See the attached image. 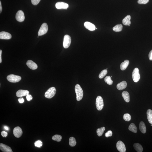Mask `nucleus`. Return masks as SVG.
<instances>
[{
    "instance_id": "1",
    "label": "nucleus",
    "mask_w": 152,
    "mask_h": 152,
    "mask_svg": "<svg viewBox=\"0 0 152 152\" xmlns=\"http://www.w3.org/2000/svg\"><path fill=\"white\" fill-rule=\"evenodd\" d=\"M75 91L76 95V99L78 101H80L82 99L83 93L82 89L80 85L77 84L75 87Z\"/></svg>"
},
{
    "instance_id": "2",
    "label": "nucleus",
    "mask_w": 152,
    "mask_h": 152,
    "mask_svg": "<svg viewBox=\"0 0 152 152\" xmlns=\"http://www.w3.org/2000/svg\"><path fill=\"white\" fill-rule=\"evenodd\" d=\"M56 92V89L54 87H52L49 89L45 92V96L46 98L51 99L55 95Z\"/></svg>"
},
{
    "instance_id": "3",
    "label": "nucleus",
    "mask_w": 152,
    "mask_h": 152,
    "mask_svg": "<svg viewBox=\"0 0 152 152\" xmlns=\"http://www.w3.org/2000/svg\"><path fill=\"white\" fill-rule=\"evenodd\" d=\"M96 106L97 110H101L104 107L103 99L101 96H98L97 97L96 100Z\"/></svg>"
},
{
    "instance_id": "4",
    "label": "nucleus",
    "mask_w": 152,
    "mask_h": 152,
    "mask_svg": "<svg viewBox=\"0 0 152 152\" xmlns=\"http://www.w3.org/2000/svg\"><path fill=\"white\" fill-rule=\"evenodd\" d=\"M21 78L20 76L14 74H10L7 77L8 81L11 83L18 82L20 81Z\"/></svg>"
},
{
    "instance_id": "5",
    "label": "nucleus",
    "mask_w": 152,
    "mask_h": 152,
    "mask_svg": "<svg viewBox=\"0 0 152 152\" xmlns=\"http://www.w3.org/2000/svg\"><path fill=\"white\" fill-rule=\"evenodd\" d=\"M132 77L133 81L137 83L139 81L140 78L139 73V69L136 68L133 70L132 73Z\"/></svg>"
},
{
    "instance_id": "6",
    "label": "nucleus",
    "mask_w": 152,
    "mask_h": 152,
    "mask_svg": "<svg viewBox=\"0 0 152 152\" xmlns=\"http://www.w3.org/2000/svg\"><path fill=\"white\" fill-rule=\"evenodd\" d=\"M48 26L46 23H44L43 24L38 32V36L43 35L46 33L48 30Z\"/></svg>"
},
{
    "instance_id": "7",
    "label": "nucleus",
    "mask_w": 152,
    "mask_h": 152,
    "mask_svg": "<svg viewBox=\"0 0 152 152\" xmlns=\"http://www.w3.org/2000/svg\"><path fill=\"white\" fill-rule=\"evenodd\" d=\"M71 39L70 36L69 35L65 36L63 42V46L65 48H68L71 45Z\"/></svg>"
},
{
    "instance_id": "8",
    "label": "nucleus",
    "mask_w": 152,
    "mask_h": 152,
    "mask_svg": "<svg viewBox=\"0 0 152 152\" xmlns=\"http://www.w3.org/2000/svg\"><path fill=\"white\" fill-rule=\"evenodd\" d=\"M16 18L17 21L20 22L24 21L25 17L23 12L21 10L18 11L16 14Z\"/></svg>"
},
{
    "instance_id": "9",
    "label": "nucleus",
    "mask_w": 152,
    "mask_h": 152,
    "mask_svg": "<svg viewBox=\"0 0 152 152\" xmlns=\"http://www.w3.org/2000/svg\"><path fill=\"white\" fill-rule=\"evenodd\" d=\"M116 147L118 150L120 152H126V148L125 145L122 141H119L117 142Z\"/></svg>"
},
{
    "instance_id": "10",
    "label": "nucleus",
    "mask_w": 152,
    "mask_h": 152,
    "mask_svg": "<svg viewBox=\"0 0 152 152\" xmlns=\"http://www.w3.org/2000/svg\"><path fill=\"white\" fill-rule=\"evenodd\" d=\"M13 133L14 136L17 138L21 137L23 134L22 129L19 127L15 128L13 130Z\"/></svg>"
},
{
    "instance_id": "11",
    "label": "nucleus",
    "mask_w": 152,
    "mask_h": 152,
    "mask_svg": "<svg viewBox=\"0 0 152 152\" xmlns=\"http://www.w3.org/2000/svg\"><path fill=\"white\" fill-rule=\"evenodd\" d=\"M56 7L58 9H66L69 7V5L65 3L59 2L56 3Z\"/></svg>"
},
{
    "instance_id": "12",
    "label": "nucleus",
    "mask_w": 152,
    "mask_h": 152,
    "mask_svg": "<svg viewBox=\"0 0 152 152\" xmlns=\"http://www.w3.org/2000/svg\"><path fill=\"white\" fill-rule=\"evenodd\" d=\"M12 37V36L8 32L2 31L0 32V39L4 40H9Z\"/></svg>"
},
{
    "instance_id": "13",
    "label": "nucleus",
    "mask_w": 152,
    "mask_h": 152,
    "mask_svg": "<svg viewBox=\"0 0 152 152\" xmlns=\"http://www.w3.org/2000/svg\"><path fill=\"white\" fill-rule=\"evenodd\" d=\"M29 93L28 90H20L17 92L16 94L17 97H20L26 96Z\"/></svg>"
},
{
    "instance_id": "14",
    "label": "nucleus",
    "mask_w": 152,
    "mask_h": 152,
    "mask_svg": "<svg viewBox=\"0 0 152 152\" xmlns=\"http://www.w3.org/2000/svg\"><path fill=\"white\" fill-rule=\"evenodd\" d=\"M26 65L28 67L32 70L36 69L37 68V65L33 61L29 60L27 61Z\"/></svg>"
},
{
    "instance_id": "15",
    "label": "nucleus",
    "mask_w": 152,
    "mask_h": 152,
    "mask_svg": "<svg viewBox=\"0 0 152 152\" xmlns=\"http://www.w3.org/2000/svg\"><path fill=\"white\" fill-rule=\"evenodd\" d=\"M0 149L3 152H12L11 148L10 147L3 143L0 144Z\"/></svg>"
},
{
    "instance_id": "16",
    "label": "nucleus",
    "mask_w": 152,
    "mask_h": 152,
    "mask_svg": "<svg viewBox=\"0 0 152 152\" xmlns=\"http://www.w3.org/2000/svg\"><path fill=\"white\" fill-rule=\"evenodd\" d=\"M84 25L85 28L90 31L94 30L96 29L94 25L90 22H85L84 24Z\"/></svg>"
},
{
    "instance_id": "17",
    "label": "nucleus",
    "mask_w": 152,
    "mask_h": 152,
    "mask_svg": "<svg viewBox=\"0 0 152 152\" xmlns=\"http://www.w3.org/2000/svg\"><path fill=\"white\" fill-rule=\"evenodd\" d=\"M127 85V82L125 81H123L118 84L117 85V88L119 90H122L126 88Z\"/></svg>"
},
{
    "instance_id": "18",
    "label": "nucleus",
    "mask_w": 152,
    "mask_h": 152,
    "mask_svg": "<svg viewBox=\"0 0 152 152\" xmlns=\"http://www.w3.org/2000/svg\"><path fill=\"white\" fill-rule=\"evenodd\" d=\"M131 16L129 15H127L123 19L122 23L123 24L125 25H129L131 24Z\"/></svg>"
},
{
    "instance_id": "19",
    "label": "nucleus",
    "mask_w": 152,
    "mask_h": 152,
    "mask_svg": "<svg viewBox=\"0 0 152 152\" xmlns=\"http://www.w3.org/2000/svg\"><path fill=\"white\" fill-rule=\"evenodd\" d=\"M139 128L140 130L143 134H145L146 133V126L144 122L142 121L140 122Z\"/></svg>"
},
{
    "instance_id": "20",
    "label": "nucleus",
    "mask_w": 152,
    "mask_h": 152,
    "mask_svg": "<svg viewBox=\"0 0 152 152\" xmlns=\"http://www.w3.org/2000/svg\"><path fill=\"white\" fill-rule=\"evenodd\" d=\"M122 96L125 101L127 102H129L130 101L129 94L127 91H124L122 93Z\"/></svg>"
},
{
    "instance_id": "21",
    "label": "nucleus",
    "mask_w": 152,
    "mask_h": 152,
    "mask_svg": "<svg viewBox=\"0 0 152 152\" xmlns=\"http://www.w3.org/2000/svg\"><path fill=\"white\" fill-rule=\"evenodd\" d=\"M129 64V61L127 60H126L124 62H122L120 65V69L122 71H124L126 69Z\"/></svg>"
},
{
    "instance_id": "22",
    "label": "nucleus",
    "mask_w": 152,
    "mask_h": 152,
    "mask_svg": "<svg viewBox=\"0 0 152 152\" xmlns=\"http://www.w3.org/2000/svg\"><path fill=\"white\" fill-rule=\"evenodd\" d=\"M134 147L136 151L138 152H142L143 151V148L142 146L138 143H135Z\"/></svg>"
},
{
    "instance_id": "23",
    "label": "nucleus",
    "mask_w": 152,
    "mask_h": 152,
    "mask_svg": "<svg viewBox=\"0 0 152 152\" xmlns=\"http://www.w3.org/2000/svg\"><path fill=\"white\" fill-rule=\"evenodd\" d=\"M147 119L150 123L152 124V110L149 109L147 112Z\"/></svg>"
},
{
    "instance_id": "24",
    "label": "nucleus",
    "mask_w": 152,
    "mask_h": 152,
    "mask_svg": "<svg viewBox=\"0 0 152 152\" xmlns=\"http://www.w3.org/2000/svg\"><path fill=\"white\" fill-rule=\"evenodd\" d=\"M129 129V130L134 133H136L137 132V128L135 124L132 123L130 124Z\"/></svg>"
},
{
    "instance_id": "25",
    "label": "nucleus",
    "mask_w": 152,
    "mask_h": 152,
    "mask_svg": "<svg viewBox=\"0 0 152 152\" xmlns=\"http://www.w3.org/2000/svg\"><path fill=\"white\" fill-rule=\"evenodd\" d=\"M122 25L121 24H119L117 25L114 26L113 28V30L114 31L116 32H119L122 31Z\"/></svg>"
},
{
    "instance_id": "26",
    "label": "nucleus",
    "mask_w": 152,
    "mask_h": 152,
    "mask_svg": "<svg viewBox=\"0 0 152 152\" xmlns=\"http://www.w3.org/2000/svg\"><path fill=\"white\" fill-rule=\"evenodd\" d=\"M76 139L73 137L70 138L69 140V144L72 147H74L76 145Z\"/></svg>"
},
{
    "instance_id": "27",
    "label": "nucleus",
    "mask_w": 152,
    "mask_h": 152,
    "mask_svg": "<svg viewBox=\"0 0 152 152\" xmlns=\"http://www.w3.org/2000/svg\"><path fill=\"white\" fill-rule=\"evenodd\" d=\"M105 128L104 127H101L100 129H98L97 130V135L98 136H101L103 134L104 131L105 130Z\"/></svg>"
},
{
    "instance_id": "28",
    "label": "nucleus",
    "mask_w": 152,
    "mask_h": 152,
    "mask_svg": "<svg viewBox=\"0 0 152 152\" xmlns=\"http://www.w3.org/2000/svg\"><path fill=\"white\" fill-rule=\"evenodd\" d=\"M62 139V136L58 135H55L52 138V139L53 140L58 142L61 141Z\"/></svg>"
},
{
    "instance_id": "29",
    "label": "nucleus",
    "mask_w": 152,
    "mask_h": 152,
    "mask_svg": "<svg viewBox=\"0 0 152 152\" xmlns=\"http://www.w3.org/2000/svg\"><path fill=\"white\" fill-rule=\"evenodd\" d=\"M105 82L107 83L109 85H112L113 84L112 80L111 78V77L110 76H107L105 78Z\"/></svg>"
},
{
    "instance_id": "30",
    "label": "nucleus",
    "mask_w": 152,
    "mask_h": 152,
    "mask_svg": "<svg viewBox=\"0 0 152 152\" xmlns=\"http://www.w3.org/2000/svg\"><path fill=\"white\" fill-rule=\"evenodd\" d=\"M108 73L107 70L105 69L102 71L100 73L99 75V78L100 79H102L106 75H107Z\"/></svg>"
},
{
    "instance_id": "31",
    "label": "nucleus",
    "mask_w": 152,
    "mask_h": 152,
    "mask_svg": "<svg viewBox=\"0 0 152 152\" xmlns=\"http://www.w3.org/2000/svg\"><path fill=\"white\" fill-rule=\"evenodd\" d=\"M123 118L124 120L127 122H129L131 119V116L130 114L126 113L124 114L123 116Z\"/></svg>"
},
{
    "instance_id": "32",
    "label": "nucleus",
    "mask_w": 152,
    "mask_h": 152,
    "mask_svg": "<svg viewBox=\"0 0 152 152\" xmlns=\"http://www.w3.org/2000/svg\"><path fill=\"white\" fill-rule=\"evenodd\" d=\"M43 145L42 142L40 140H38L36 141L35 143V146L37 147L40 148Z\"/></svg>"
},
{
    "instance_id": "33",
    "label": "nucleus",
    "mask_w": 152,
    "mask_h": 152,
    "mask_svg": "<svg viewBox=\"0 0 152 152\" xmlns=\"http://www.w3.org/2000/svg\"><path fill=\"white\" fill-rule=\"evenodd\" d=\"M149 0H138V3L139 4H146L149 2Z\"/></svg>"
},
{
    "instance_id": "34",
    "label": "nucleus",
    "mask_w": 152,
    "mask_h": 152,
    "mask_svg": "<svg viewBox=\"0 0 152 152\" xmlns=\"http://www.w3.org/2000/svg\"><path fill=\"white\" fill-rule=\"evenodd\" d=\"M112 132L111 131L109 130L106 133L105 135L106 137L108 138L109 137L112 136Z\"/></svg>"
},
{
    "instance_id": "35",
    "label": "nucleus",
    "mask_w": 152,
    "mask_h": 152,
    "mask_svg": "<svg viewBox=\"0 0 152 152\" xmlns=\"http://www.w3.org/2000/svg\"><path fill=\"white\" fill-rule=\"evenodd\" d=\"M41 0H31L32 4L34 5H36L40 2Z\"/></svg>"
},
{
    "instance_id": "36",
    "label": "nucleus",
    "mask_w": 152,
    "mask_h": 152,
    "mask_svg": "<svg viewBox=\"0 0 152 152\" xmlns=\"http://www.w3.org/2000/svg\"><path fill=\"white\" fill-rule=\"evenodd\" d=\"M32 97L31 95L28 94L26 95V99L28 101H30L32 99Z\"/></svg>"
},
{
    "instance_id": "37",
    "label": "nucleus",
    "mask_w": 152,
    "mask_h": 152,
    "mask_svg": "<svg viewBox=\"0 0 152 152\" xmlns=\"http://www.w3.org/2000/svg\"><path fill=\"white\" fill-rule=\"evenodd\" d=\"M1 135L3 137H6L7 136L8 133L6 131H3L1 132Z\"/></svg>"
},
{
    "instance_id": "38",
    "label": "nucleus",
    "mask_w": 152,
    "mask_h": 152,
    "mask_svg": "<svg viewBox=\"0 0 152 152\" xmlns=\"http://www.w3.org/2000/svg\"><path fill=\"white\" fill-rule=\"evenodd\" d=\"M149 59L150 60L152 61V50L150 51L148 55Z\"/></svg>"
},
{
    "instance_id": "39",
    "label": "nucleus",
    "mask_w": 152,
    "mask_h": 152,
    "mask_svg": "<svg viewBox=\"0 0 152 152\" xmlns=\"http://www.w3.org/2000/svg\"><path fill=\"white\" fill-rule=\"evenodd\" d=\"M18 101L20 103H23L24 101V100L23 98H20L18 99Z\"/></svg>"
},
{
    "instance_id": "40",
    "label": "nucleus",
    "mask_w": 152,
    "mask_h": 152,
    "mask_svg": "<svg viewBox=\"0 0 152 152\" xmlns=\"http://www.w3.org/2000/svg\"><path fill=\"white\" fill-rule=\"evenodd\" d=\"M1 54H2V51L1 50H0V63H1L2 62V59H1Z\"/></svg>"
},
{
    "instance_id": "41",
    "label": "nucleus",
    "mask_w": 152,
    "mask_h": 152,
    "mask_svg": "<svg viewBox=\"0 0 152 152\" xmlns=\"http://www.w3.org/2000/svg\"><path fill=\"white\" fill-rule=\"evenodd\" d=\"M2 7L1 6V1H0V13H1L2 11Z\"/></svg>"
},
{
    "instance_id": "42",
    "label": "nucleus",
    "mask_w": 152,
    "mask_h": 152,
    "mask_svg": "<svg viewBox=\"0 0 152 152\" xmlns=\"http://www.w3.org/2000/svg\"><path fill=\"white\" fill-rule=\"evenodd\" d=\"M4 129L5 130H9V129H8V127H7V126H5V127H4Z\"/></svg>"
},
{
    "instance_id": "43",
    "label": "nucleus",
    "mask_w": 152,
    "mask_h": 152,
    "mask_svg": "<svg viewBox=\"0 0 152 152\" xmlns=\"http://www.w3.org/2000/svg\"><path fill=\"white\" fill-rule=\"evenodd\" d=\"M151 126H152V124H151Z\"/></svg>"
},
{
    "instance_id": "44",
    "label": "nucleus",
    "mask_w": 152,
    "mask_h": 152,
    "mask_svg": "<svg viewBox=\"0 0 152 152\" xmlns=\"http://www.w3.org/2000/svg\"><path fill=\"white\" fill-rule=\"evenodd\" d=\"M108 69L107 68V69H106L107 70Z\"/></svg>"
}]
</instances>
